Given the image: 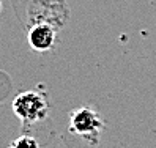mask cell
Here are the masks:
<instances>
[{
  "mask_svg": "<svg viewBox=\"0 0 156 148\" xmlns=\"http://www.w3.org/2000/svg\"><path fill=\"white\" fill-rule=\"evenodd\" d=\"M0 13H2V0H0Z\"/></svg>",
  "mask_w": 156,
  "mask_h": 148,
  "instance_id": "5b68a950",
  "label": "cell"
},
{
  "mask_svg": "<svg viewBox=\"0 0 156 148\" xmlns=\"http://www.w3.org/2000/svg\"><path fill=\"white\" fill-rule=\"evenodd\" d=\"M8 148H13V146H11V145H10V146H8Z\"/></svg>",
  "mask_w": 156,
  "mask_h": 148,
  "instance_id": "8992f818",
  "label": "cell"
},
{
  "mask_svg": "<svg viewBox=\"0 0 156 148\" xmlns=\"http://www.w3.org/2000/svg\"><path fill=\"white\" fill-rule=\"evenodd\" d=\"M49 109L51 107L46 93L36 90L22 91L13 99V112L25 126L43 122L48 117Z\"/></svg>",
  "mask_w": 156,
  "mask_h": 148,
  "instance_id": "6da1fadb",
  "label": "cell"
},
{
  "mask_svg": "<svg viewBox=\"0 0 156 148\" xmlns=\"http://www.w3.org/2000/svg\"><path fill=\"white\" fill-rule=\"evenodd\" d=\"M68 129L88 142H98L101 131L104 129V122L101 115L90 106H80L71 110L68 115Z\"/></svg>",
  "mask_w": 156,
  "mask_h": 148,
  "instance_id": "7a4b0ae2",
  "label": "cell"
},
{
  "mask_svg": "<svg viewBox=\"0 0 156 148\" xmlns=\"http://www.w3.org/2000/svg\"><path fill=\"white\" fill-rule=\"evenodd\" d=\"M29 46L36 52H48L54 49L57 43V29L49 22H35L30 25L27 33Z\"/></svg>",
  "mask_w": 156,
  "mask_h": 148,
  "instance_id": "3957f363",
  "label": "cell"
},
{
  "mask_svg": "<svg viewBox=\"0 0 156 148\" xmlns=\"http://www.w3.org/2000/svg\"><path fill=\"white\" fill-rule=\"evenodd\" d=\"M13 148H40V143L32 136H21L11 143Z\"/></svg>",
  "mask_w": 156,
  "mask_h": 148,
  "instance_id": "277c9868",
  "label": "cell"
}]
</instances>
